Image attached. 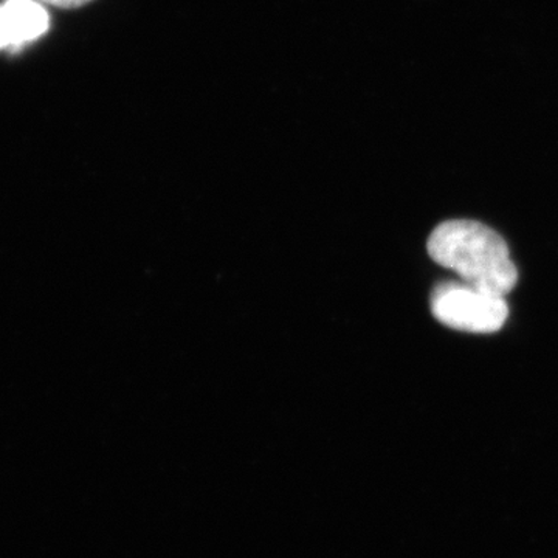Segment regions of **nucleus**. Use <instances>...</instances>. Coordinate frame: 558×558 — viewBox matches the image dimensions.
<instances>
[{
	"label": "nucleus",
	"mask_w": 558,
	"mask_h": 558,
	"mask_svg": "<svg viewBox=\"0 0 558 558\" xmlns=\"http://www.w3.org/2000/svg\"><path fill=\"white\" fill-rule=\"evenodd\" d=\"M432 312L447 328L494 333L505 326L509 307L505 296L484 292L468 282H444L432 293Z\"/></svg>",
	"instance_id": "nucleus-2"
},
{
	"label": "nucleus",
	"mask_w": 558,
	"mask_h": 558,
	"mask_svg": "<svg viewBox=\"0 0 558 558\" xmlns=\"http://www.w3.org/2000/svg\"><path fill=\"white\" fill-rule=\"evenodd\" d=\"M427 248L435 263L484 292L506 296L519 281L506 241L475 220L440 223L429 236Z\"/></svg>",
	"instance_id": "nucleus-1"
},
{
	"label": "nucleus",
	"mask_w": 558,
	"mask_h": 558,
	"mask_svg": "<svg viewBox=\"0 0 558 558\" xmlns=\"http://www.w3.org/2000/svg\"><path fill=\"white\" fill-rule=\"evenodd\" d=\"M43 2L58 7V9H78V7L86 5L92 0H43Z\"/></svg>",
	"instance_id": "nucleus-4"
},
{
	"label": "nucleus",
	"mask_w": 558,
	"mask_h": 558,
	"mask_svg": "<svg viewBox=\"0 0 558 558\" xmlns=\"http://www.w3.org/2000/svg\"><path fill=\"white\" fill-rule=\"evenodd\" d=\"M49 27V13L36 0H7L0 5V50L20 49Z\"/></svg>",
	"instance_id": "nucleus-3"
}]
</instances>
